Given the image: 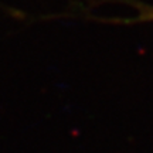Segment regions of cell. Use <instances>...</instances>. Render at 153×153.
Segmentation results:
<instances>
[{
    "mask_svg": "<svg viewBox=\"0 0 153 153\" xmlns=\"http://www.w3.org/2000/svg\"><path fill=\"white\" fill-rule=\"evenodd\" d=\"M137 16L132 20H128L129 23H137V22H153V6L149 4H136Z\"/></svg>",
    "mask_w": 153,
    "mask_h": 153,
    "instance_id": "cell-1",
    "label": "cell"
}]
</instances>
